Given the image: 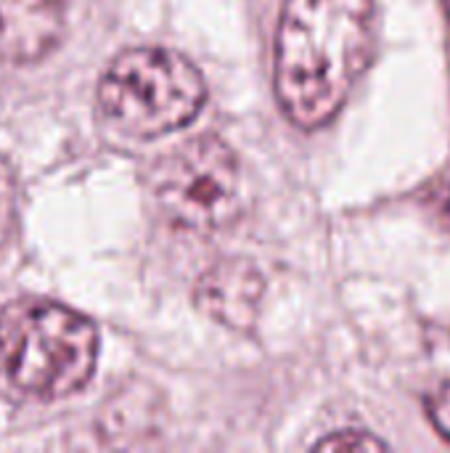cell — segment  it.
Instances as JSON below:
<instances>
[{
    "label": "cell",
    "instance_id": "obj_10",
    "mask_svg": "<svg viewBox=\"0 0 450 453\" xmlns=\"http://www.w3.org/2000/svg\"><path fill=\"white\" fill-rule=\"evenodd\" d=\"M446 5H448V16H450V0H446Z\"/></svg>",
    "mask_w": 450,
    "mask_h": 453
},
{
    "label": "cell",
    "instance_id": "obj_8",
    "mask_svg": "<svg viewBox=\"0 0 450 453\" xmlns=\"http://www.w3.org/2000/svg\"><path fill=\"white\" fill-rule=\"evenodd\" d=\"M318 451H385L387 446L369 433H337L316 446Z\"/></svg>",
    "mask_w": 450,
    "mask_h": 453
},
{
    "label": "cell",
    "instance_id": "obj_4",
    "mask_svg": "<svg viewBox=\"0 0 450 453\" xmlns=\"http://www.w3.org/2000/svg\"><path fill=\"white\" fill-rule=\"evenodd\" d=\"M151 188L164 218L191 234H215L239 215V159L217 135H199L170 151L154 170Z\"/></svg>",
    "mask_w": 450,
    "mask_h": 453
},
{
    "label": "cell",
    "instance_id": "obj_3",
    "mask_svg": "<svg viewBox=\"0 0 450 453\" xmlns=\"http://www.w3.org/2000/svg\"><path fill=\"white\" fill-rule=\"evenodd\" d=\"M204 96L199 69L180 53L164 48L119 53L98 85L103 114L135 138L180 130L199 114Z\"/></svg>",
    "mask_w": 450,
    "mask_h": 453
},
{
    "label": "cell",
    "instance_id": "obj_7",
    "mask_svg": "<svg viewBox=\"0 0 450 453\" xmlns=\"http://www.w3.org/2000/svg\"><path fill=\"white\" fill-rule=\"evenodd\" d=\"M16 215V180L8 162L0 157V247L5 244Z\"/></svg>",
    "mask_w": 450,
    "mask_h": 453
},
{
    "label": "cell",
    "instance_id": "obj_1",
    "mask_svg": "<svg viewBox=\"0 0 450 453\" xmlns=\"http://www.w3.org/2000/svg\"><path fill=\"white\" fill-rule=\"evenodd\" d=\"M374 0H286L276 32V96L302 130L332 122L374 56Z\"/></svg>",
    "mask_w": 450,
    "mask_h": 453
},
{
    "label": "cell",
    "instance_id": "obj_5",
    "mask_svg": "<svg viewBox=\"0 0 450 453\" xmlns=\"http://www.w3.org/2000/svg\"><path fill=\"white\" fill-rule=\"evenodd\" d=\"M263 276L247 260H220L202 273L194 289L196 305L228 329H249L263 300Z\"/></svg>",
    "mask_w": 450,
    "mask_h": 453
},
{
    "label": "cell",
    "instance_id": "obj_9",
    "mask_svg": "<svg viewBox=\"0 0 450 453\" xmlns=\"http://www.w3.org/2000/svg\"><path fill=\"white\" fill-rule=\"evenodd\" d=\"M430 419L438 427V433L450 443V382H446L438 395L430 401Z\"/></svg>",
    "mask_w": 450,
    "mask_h": 453
},
{
    "label": "cell",
    "instance_id": "obj_6",
    "mask_svg": "<svg viewBox=\"0 0 450 453\" xmlns=\"http://www.w3.org/2000/svg\"><path fill=\"white\" fill-rule=\"evenodd\" d=\"M66 0H0V61L42 58L61 40Z\"/></svg>",
    "mask_w": 450,
    "mask_h": 453
},
{
    "label": "cell",
    "instance_id": "obj_2",
    "mask_svg": "<svg viewBox=\"0 0 450 453\" xmlns=\"http://www.w3.org/2000/svg\"><path fill=\"white\" fill-rule=\"evenodd\" d=\"M98 334L80 313L48 300H16L0 311V374L16 390L61 398L95 366Z\"/></svg>",
    "mask_w": 450,
    "mask_h": 453
}]
</instances>
